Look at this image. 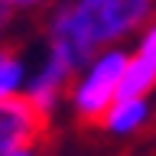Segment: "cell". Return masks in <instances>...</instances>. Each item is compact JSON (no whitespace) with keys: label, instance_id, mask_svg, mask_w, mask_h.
I'll list each match as a JSON object with an SVG mask.
<instances>
[{"label":"cell","instance_id":"9c48e42d","mask_svg":"<svg viewBox=\"0 0 156 156\" xmlns=\"http://www.w3.org/2000/svg\"><path fill=\"white\" fill-rule=\"evenodd\" d=\"M3 3H10V10H46L55 0H3Z\"/></svg>","mask_w":156,"mask_h":156},{"label":"cell","instance_id":"6da1fadb","mask_svg":"<svg viewBox=\"0 0 156 156\" xmlns=\"http://www.w3.org/2000/svg\"><path fill=\"white\" fill-rule=\"evenodd\" d=\"M156 20V0H55L46 16L49 52L72 72L117 49Z\"/></svg>","mask_w":156,"mask_h":156},{"label":"cell","instance_id":"ba28073f","mask_svg":"<svg viewBox=\"0 0 156 156\" xmlns=\"http://www.w3.org/2000/svg\"><path fill=\"white\" fill-rule=\"evenodd\" d=\"M136 55L150 58V62L156 65V20L143 29V33H140V42H136Z\"/></svg>","mask_w":156,"mask_h":156},{"label":"cell","instance_id":"8fae6325","mask_svg":"<svg viewBox=\"0 0 156 156\" xmlns=\"http://www.w3.org/2000/svg\"><path fill=\"white\" fill-rule=\"evenodd\" d=\"M16 156H42V153H39L36 146H33V150H23V153H16Z\"/></svg>","mask_w":156,"mask_h":156},{"label":"cell","instance_id":"30bf717a","mask_svg":"<svg viewBox=\"0 0 156 156\" xmlns=\"http://www.w3.org/2000/svg\"><path fill=\"white\" fill-rule=\"evenodd\" d=\"M10 20H13V10H10V3L0 0V36H3V29L10 26Z\"/></svg>","mask_w":156,"mask_h":156},{"label":"cell","instance_id":"5b68a950","mask_svg":"<svg viewBox=\"0 0 156 156\" xmlns=\"http://www.w3.org/2000/svg\"><path fill=\"white\" fill-rule=\"evenodd\" d=\"M153 117V104L150 98H136V101H114L107 107V114L101 117V127L114 136H130L136 130H143Z\"/></svg>","mask_w":156,"mask_h":156},{"label":"cell","instance_id":"277c9868","mask_svg":"<svg viewBox=\"0 0 156 156\" xmlns=\"http://www.w3.org/2000/svg\"><path fill=\"white\" fill-rule=\"evenodd\" d=\"M72 78H75V72H72L62 58H55L52 52H49L46 62L36 68V75L29 78V85L23 88V98H26L29 104H33L39 114L49 120V114L58 107V101H62V98H68Z\"/></svg>","mask_w":156,"mask_h":156},{"label":"cell","instance_id":"8992f818","mask_svg":"<svg viewBox=\"0 0 156 156\" xmlns=\"http://www.w3.org/2000/svg\"><path fill=\"white\" fill-rule=\"evenodd\" d=\"M156 91V65L143 55H130L124 68V78H120V91H117V101H136V98H150Z\"/></svg>","mask_w":156,"mask_h":156},{"label":"cell","instance_id":"52a82bcc","mask_svg":"<svg viewBox=\"0 0 156 156\" xmlns=\"http://www.w3.org/2000/svg\"><path fill=\"white\" fill-rule=\"evenodd\" d=\"M23 81H26V65H23V55H20L13 46H0V101L20 98Z\"/></svg>","mask_w":156,"mask_h":156},{"label":"cell","instance_id":"3957f363","mask_svg":"<svg viewBox=\"0 0 156 156\" xmlns=\"http://www.w3.org/2000/svg\"><path fill=\"white\" fill-rule=\"evenodd\" d=\"M42 130H46V117L23 94L0 101V156H16L23 150H33Z\"/></svg>","mask_w":156,"mask_h":156},{"label":"cell","instance_id":"7a4b0ae2","mask_svg":"<svg viewBox=\"0 0 156 156\" xmlns=\"http://www.w3.org/2000/svg\"><path fill=\"white\" fill-rule=\"evenodd\" d=\"M127 62H130V52L117 46V49H107V52L94 55L72 78L68 101H72V111L81 120H98L101 124V117L107 114V107L117 101Z\"/></svg>","mask_w":156,"mask_h":156}]
</instances>
